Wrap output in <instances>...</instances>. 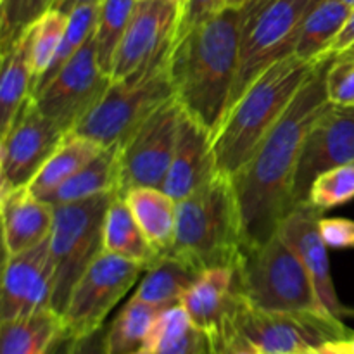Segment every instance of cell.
Segmentation results:
<instances>
[{"mask_svg": "<svg viewBox=\"0 0 354 354\" xmlns=\"http://www.w3.org/2000/svg\"><path fill=\"white\" fill-rule=\"evenodd\" d=\"M332 57L317 66L254 154L230 176L241 213L244 248H258L270 241L294 209L292 183L301 145L315 120L330 104L327 73Z\"/></svg>", "mask_w": 354, "mask_h": 354, "instance_id": "cell-1", "label": "cell"}, {"mask_svg": "<svg viewBox=\"0 0 354 354\" xmlns=\"http://www.w3.org/2000/svg\"><path fill=\"white\" fill-rule=\"evenodd\" d=\"M244 24V7H225L187 31L169 52V78L176 102L213 138L234 95Z\"/></svg>", "mask_w": 354, "mask_h": 354, "instance_id": "cell-2", "label": "cell"}, {"mask_svg": "<svg viewBox=\"0 0 354 354\" xmlns=\"http://www.w3.org/2000/svg\"><path fill=\"white\" fill-rule=\"evenodd\" d=\"M320 62L303 61L294 54L280 59L235 100L213 138L221 175L234 176L249 161Z\"/></svg>", "mask_w": 354, "mask_h": 354, "instance_id": "cell-3", "label": "cell"}, {"mask_svg": "<svg viewBox=\"0 0 354 354\" xmlns=\"http://www.w3.org/2000/svg\"><path fill=\"white\" fill-rule=\"evenodd\" d=\"M242 248L241 213L230 176L216 173L176 201V235L169 252L203 272L213 266L235 268Z\"/></svg>", "mask_w": 354, "mask_h": 354, "instance_id": "cell-4", "label": "cell"}, {"mask_svg": "<svg viewBox=\"0 0 354 354\" xmlns=\"http://www.w3.org/2000/svg\"><path fill=\"white\" fill-rule=\"evenodd\" d=\"M235 289L261 311H327L301 258L279 232L258 248H242Z\"/></svg>", "mask_w": 354, "mask_h": 354, "instance_id": "cell-5", "label": "cell"}, {"mask_svg": "<svg viewBox=\"0 0 354 354\" xmlns=\"http://www.w3.org/2000/svg\"><path fill=\"white\" fill-rule=\"evenodd\" d=\"M168 62L169 57L123 80H113L75 133L102 147H120L156 109L175 97Z\"/></svg>", "mask_w": 354, "mask_h": 354, "instance_id": "cell-6", "label": "cell"}, {"mask_svg": "<svg viewBox=\"0 0 354 354\" xmlns=\"http://www.w3.org/2000/svg\"><path fill=\"white\" fill-rule=\"evenodd\" d=\"M116 194H100L90 199L55 206L54 227L48 244L55 268L52 310L61 317L76 282L95 261L97 256L104 252L106 213Z\"/></svg>", "mask_w": 354, "mask_h": 354, "instance_id": "cell-7", "label": "cell"}, {"mask_svg": "<svg viewBox=\"0 0 354 354\" xmlns=\"http://www.w3.org/2000/svg\"><path fill=\"white\" fill-rule=\"evenodd\" d=\"M322 0H249L245 3L241 64L230 107L265 69L294 54L297 35L308 14Z\"/></svg>", "mask_w": 354, "mask_h": 354, "instance_id": "cell-8", "label": "cell"}, {"mask_svg": "<svg viewBox=\"0 0 354 354\" xmlns=\"http://www.w3.org/2000/svg\"><path fill=\"white\" fill-rule=\"evenodd\" d=\"M232 322L263 354H303L353 335L341 318L328 311H261L241 297Z\"/></svg>", "mask_w": 354, "mask_h": 354, "instance_id": "cell-9", "label": "cell"}, {"mask_svg": "<svg viewBox=\"0 0 354 354\" xmlns=\"http://www.w3.org/2000/svg\"><path fill=\"white\" fill-rule=\"evenodd\" d=\"M111 76L97 61L93 37L47 83L31 95L44 116L71 133L97 106L111 85Z\"/></svg>", "mask_w": 354, "mask_h": 354, "instance_id": "cell-10", "label": "cell"}, {"mask_svg": "<svg viewBox=\"0 0 354 354\" xmlns=\"http://www.w3.org/2000/svg\"><path fill=\"white\" fill-rule=\"evenodd\" d=\"M182 116V106L173 97L118 147L121 196L135 187L162 189L175 154Z\"/></svg>", "mask_w": 354, "mask_h": 354, "instance_id": "cell-11", "label": "cell"}, {"mask_svg": "<svg viewBox=\"0 0 354 354\" xmlns=\"http://www.w3.org/2000/svg\"><path fill=\"white\" fill-rule=\"evenodd\" d=\"M144 266L104 251L76 282L62 313L66 334L82 337L104 327L107 315L137 283Z\"/></svg>", "mask_w": 354, "mask_h": 354, "instance_id": "cell-12", "label": "cell"}, {"mask_svg": "<svg viewBox=\"0 0 354 354\" xmlns=\"http://www.w3.org/2000/svg\"><path fill=\"white\" fill-rule=\"evenodd\" d=\"M66 135L28 100L0 133V196L30 187Z\"/></svg>", "mask_w": 354, "mask_h": 354, "instance_id": "cell-13", "label": "cell"}, {"mask_svg": "<svg viewBox=\"0 0 354 354\" xmlns=\"http://www.w3.org/2000/svg\"><path fill=\"white\" fill-rule=\"evenodd\" d=\"M354 161V106L328 104L301 145L292 183L294 209L306 206L313 180L324 171Z\"/></svg>", "mask_w": 354, "mask_h": 354, "instance_id": "cell-14", "label": "cell"}, {"mask_svg": "<svg viewBox=\"0 0 354 354\" xmlns=\"http://www.w3.org/2000/svg\"><path fill=\"white\" fill-rule=\"evenodd\" d=\"M180 7L169 0H138L114 57L111 80H123L169 57Z\"/></svg>", "mask_w": 354, "mask_h": 354, "instance_id": "cell-15", "label": "cell"}, {"mask_svg": "<svg viewBox=\"0 0 354 354\" xmlns=\"http://www.w3.org/2000/svg\"><path fill=\"white\" fill-rule=\"evenodd\" d=\"M55 268L48 239L28 251L6 256L0 287V322L52 310Z\"/></svg>", "mask_w": 354, "mask_h": 354, "instance_id": "cell-16", "label": "cell"}, {"mask_svg": "<svg viewBox=\"0 0 354 354\" xmlns=\"http://www.w3.org/2000/svg\"><path fill=\"white\" fill-rule=\"evenodd\" d=\"M322 214V211L315 209L310 204L296 207L280 223L279 234L301 258L325 310L334 317L342 318L346 315H354V311L342 306L335 292L328 263V248L318 227Z\"/></svg>", "mask_w": 354, "mask_h": 354, "instance_id": "cell-17", "label": "cell"}, {"mask_svg": "<svg viewBox=\"0 0 354 354\" xmlns=\"http://www.w3.org/2000/svg\"><path fill=\"white\" fill-rule=\"evenodd\" d=\"M237 299L234 266H213L201 272L180 301L190 322L211 339L213 353L225 327L232 320Z\"/></svg>", "mask_w": 354, "mask_h": 354, "instance_id": "cell-18", "label": "cell"}, {"mask_svg": "<svg viewBox=\"0 0 354 354\" xmlns=\"http://www.w3.org/2000/svg\"><path fill=\"white\" fill-rule=\"evenodd\" d=\"M218 171L213 135L183 113L176 137L175 154L162 190L175 201L196 192Z\"/></svg>", "mask_w": 354, "mask_h": 354, "instance_id": "cell-19", "label": "cell"}, {"mask_svg": "<svg viewBox=\"0 0 354 354\" xmlns=\"http://www.w3.org/2000/svg\"><path fill=\"white\" fill-rule=\"evenodd\" d=\"M55 206L35 196L30 187L0 196V218L6 256L28 251L50 237Z\"/></svg>", "mask_w": 354, "mask_h": 354, "instance_id": "cell-20", "label": "cell"}, {"mask_svg": "<svg viewBox=\"0 0 354 354\" xmlns=\"http://www.w3.org/2000/svg\"><path fill=\"white\" fill-rule=\"evenodd\" d=\"M123 197L156 251L168 254L175 244L176 201L156 187H135Z\"/></svg>", "mask_w": 354, "mask_h": 354, "instance_id": "cell-21", "label": "cell"}, {"mask_svg": "<svg viewBox=\"0 0 354 354\" xmlns=\"http://www.w3.org/2000/svg\"><path fill=\"white\" fill-rule=\"evenodd\" d=\"M104 251L137 263L144 266L145 272L161 258L135 220L121 194H116L107 207L104 223Z\"/></svg>", "mask_w": 354, "mask_h": 354, "instance_id": "cell-22", "label": "cell"}, {"mask_svg": "<svg viewBox=\"0 0 354 354\" xmlns=\"http://www.w3.org/2000/svg\"><path fill=\"white\" fill-rule=\"evenodd\" d=\"M353 6L342 0H322L304 21L297 35L294 55L308 62L332 57V47L353 14Z\"/></svg>", "mask_w": 354, "mask_h": 354, "instance_id": "cell-23", "label": "cell"}, {"mask_svg": "<svg viewBox=\"0 0 354 354\" xmlns=\"http://www.w3.org/2000/svg\"><path fill=\"white\" fill-rule=\"evenodd\" d=\"M144 348L151 354H214L211 339L190 322L182 304L161 310Z\"/></svg>", "mask_w": 354, "mask_h": 354, "instance_id": "cell-24", "label": "cell"}, {"mask_svg": "<svg viewBox=\"0 0 354 354\" xmlns=\"http://www.w3.org/2000/svg\"><path fill=\"white\" fill-rule=\"evenodd\" d=\"M199 275L201 270L190 265L187 259L168 252V254H162L145 272V277L142 279L133 297L161 310L175 306V304H180L183 294L192 287Z\"/></svg>", "mask_w": 354, "mask_h": 354, "instance_id": "cell-25", "label": "cell"}, {"mask_svg": "<svg viewBox=\"0 0 354 354\" xmlns=\"http://www.w3.org/2000/svg\"><path fill=\"white\" fill-rule=\"evenodd\" d=\"M64 334L61 315L54 310L0 322V354H50Z\"/></svg>", "mask_w": 354, "mask_h": 354, "instance_id": "cell-26", "label": "cell"}, {"mask_svg": "<svg viewBox=\"0 0 354 354\" xmlns=\"http://www.w3.org/2000/svg\"><path fill=\"white\" fill-rule=\"evenodd\" d=\"M0 133L9 128L21 107L33 95L35 73L28 33L10 50L0 55Z\"/></svg>", "mask_w": 354, "mask_h": 354, "instance_id": "cell-27", "label": "cell"}, {"mask_svg": "<svg viewBox=\"0 0 354 354\" xmlns=\"http://www.w3.org/2000/svg\"><path fill=\"white\" fill-rule=\"evenodd\" d=\"M104 149L106 147L99 145L97 142L71 131L62 138L59 147L45 162L37 178L30 183L31 192L41 199H47L62 183L68 182L83 166H86L95 156H99Z\"/></svg>", "mask_w": 354, "mask_h": 354, "instance_id": "cell-28", "label": "cell"}, {"mask_svg": "<svg viewBox=\"0 0 354 354\" xmlns=\"http://www.w3.org/2000/svg\"><path fill=\"white\" fill-rule=\"evenodd\" d=\"M120 194V158L118 147H106L99 156L83 166L76 175L62 183L50 197L45 201L54 206L90 199L100 194Z\"/></svg>", "mask_w": 354, "mask_h": 354, "instance_id": "cell-29", "label": "cell"}, {"mask_svg": "<svg viewBox=\"0 0 354 354\" xmlns=\"http://www.w3.org/2000/svg\"><path fill=\"white\" fill-rule=\"evenodd\" d=\"M159 313H161V308L131 297L121 313L114 318L113 324L107 327L111 353L131 354L144 348L149 332Z\"/></svg>", "mask_w": 354, "mask_h": 354, "instance_id": "cell-30", "label": "cell"}, {"mask_svg": "<svg viewBox=\"0 0 354 354\" xmlns=\"http://www.w3.org/2000/svg\"><path fill=\"white\" fill-rule=\"evenodd\" d=\"M137 2L138 0H102L99 6V16H97L95 31H93V45H95L97 61L100 68L109 76L118 47L130 24Z\"/></svg>", "mask_w": 354, "mask_h": 354, "instance_id": "cell-31", "label": "cell"}, {"mask_svg": "<svg viewBox=\"0 0 354 354\" xmlns=\"http://www.w3.org/2000/svg\"><path fill=\"white\" fill-rule=\"evenodd\" d=\"M99 6H97V3H86V6L76 7V9H73L71 12L68 14V26H66L64 37H62L61 45H59L57 54H55L48 71L45 73V75L38 80L37 85H35L33 93L37 92L44 83H47L48 80L66 64V62L71 61V59L88 44L90 38L93 37V31H95L97 16H99Z\"/></svg>", "mask_w": 354, "mask_h": 354, "instance_id": "cell-32", "label": "cell"}, {"mask_svg": "<svg viewBox=\"0 0 354 354\" xmlns=\"http://www.w3.org/2000/svg\"><path fill=\"white\" fill-rule=\"evenodd\" d=\"M68 14L61 12L57 9H52L28 30L31 64H33L35 73L33 88L38 83V80L48 71L55 54H57L59 45H61L62 37H64L66 26H68Z\"/></svg>", "mask_w": 354, "mask_h": 354, "instance_id": "cell-33", "label": "cell"}, {"mask_svg": "<svg viewBox=\"0 0 354 354\" xmlns=\"http://www.w3.org/2000/svg\"><path fill=\"white\" fill-rule=\"evenodd\" d=\"M57 0H0V55L14 47Z\"/></svg>", "mask_w": 354, "mask_h": 354, "instance_id": "cell-34", "label": "cell"}, {"mask_svg": "<svg viewBox=\"0 0 354 354\" xmlns=\"http://www.w3.org/2000/svg\"><path fill=\"white\" fill-rule=\"evenodd\" d=\"M354 199V161L324 171L313 180L308 204L318 211H328Z\"/></svg>", "mask_w": 354, "mask_h": 354, "instance_id": "cell-35", "label": "cell"}, {"mask_svg": "<svg viewBox=\"0 0 354 354\" xmlns=\"http://www.w3.org/2000/svg\"><path fill=\"white\" fill-rule=\"evenodd\" d=\"M328 100L339 106H354V59L334 55L327 73Z\"/></svg>", "mask_w": 354, "mask_h": 354, "instance_id": "cell-36", "label": "cell"}, {"mask_svg": "<svg viewBox=\"0 0 354 354\" xmlns=\"http://www.w3.org/2000/svg\"><path fill=\"white\" fill-rule=\"evenodd\" d=\"M227 7V0H187L185 7H183L182 14H180V21L178 26H176V33H175V44L176 40L183 37L187 31L192 30L194 26L197 24L204 23L209 17L216 16L218 12Z\"/></svg>", "mask_w": 354, "mask_h": 354, "instance_id": "cell-37", "label": "cell"}, {"mask_svg": "<svg viewBox=\"0 0 354 354\" xmlns=\"http://www.w3.org/2000/svg\"><path fill=\"white\" fill-rule=\"evenodd\" d=\"M322 237L330 249L354 248V221L346 218H320L318 221Z\"/></svg>", "mask_w": 354, "mask_h": 354, "instance_id": "cell-38", "label": "cell"}, {"mask_svg": "<svg viewBox=\"0 0 354 354\" xmlns=\"http://www.w3.org/2000/svg\"><path fill=\"white\" fill-rule=\"evenodd\" d=\"M71 354H113L107 337V327H100L90 334L76 337Z\"/></svg>", "mask_w": 354, "mask_h": 354, "instance_id": "cell-39", "label": "cell"}, {"mask_svg": "<svg viewBox=\"0 0 354 354\" xmlns=\"http://www.w3.org/2000/svg\"><path fill=\"white\" fill-rule=\"evenodd\" d=\"M303 354H354V346L351 342V337H349L341 339V341L325 342V344L310 349V351Z\"/></svg>", "mask_w": 354, "mask_h": 354, "instance_id": "cell-40", "label": "cell"}, {"mask_svg": "<svg viewBox=\"0 0 354 354\" xmlns=\"http://www.w3.org/2000/svg\"><path fill=\"white\" fill-rule=\"evenodd\" d=\"M354 44V9L351 17L348 19L346 26L342 28L341 35L335 40L334 47H332V55H339L341 52H344L346 48H349Z\"/></svg>", "mask_w": 354, "mask_h": 354, "instance_id": "cell-41", "label": "cell"}, {"mask_svg": "<svg viewBox=\"0 0 354 354\" xmlns=\"http://www.w3.org/2000/svg\"><path fill=\"white\" fill-rule=\"evenodd\" d=\"M86 3H97V6H99V3H102V0H57L54 9L61 10V12L64 14H69L73 9H76V7L80 6H86Z\"/></svg>", "mask_w": 354, "mask_h": 354, "instance_id": "cell-42", "label": "cell"}, {"mask_svg": "<svg viewBox=\"0 0 354 354\" xmlns=\"http://www.w3.org/2000/svg\"><path fill=\"white\" fill-rule=\"evenodd\" d=\"M73 344H75V337L64 334L61 339H59L57 344L54 346V349H52L50 354H71L73 353Z\"/></svg>", "mask_w": 354, "mask_h": 354, "instance_id": "cell-43", "label": "cell"}, {"mask_svg": "<svg viewBox=\"0 0 354 354\" xmlns=\"http://www.w3.org/2000/svg\"><path fill=\"white\" fill-rule=\"evenodd\" d=\"M249 0H227V7H235V9H241L248 3Z\"/></svg>", "mask_w": 354, "mask_h": 354, "instance_id": "cell-44", "label": "cell"}, {"mask_svg": "<svg viewBox=\"0 0 354 354\" xmlns=\"http://www.w3.org/2000/svg\"><path fill=\"white\" fill-rule=\"evenodd\" d=\"M337 57H344V59H354V44H353L351 47H349V48H346L344 52H341V54H339Z\"/></svg>", "mask_w": 354, "mask_h": 354, "instance_id": "cell-45", "label": "cell"}, {"mask_svg": "<svg viewBox=\"0 0 354 354\" xmlns=\"http://www.w3.org/2000/svg\"><path fill=\"white\" fill-rule=\"evenodd\" d=\"M169 2H173L175 6H178L180 7V14H182V10H183V7H185L187 0H169Z\"/></svg>", "mask_w": 354, "mask_h": 354, "instance_id": "cell-46", "label": "cell"}, {"mask_svg": "<svg viewBox=\"0 0 354 354\" xmlns=\"http://www.w3.org/2000/svg\"><path fill=\"white\" fill-rule=\"evenodd\" d=\"M131 354H151V353H149L145 348H140V349H138V351H135V353H131Z\"/></svg>", "mask_w": 354, "mask_h": 354, "instance_id": "cell-47", "label": "cell"}, {"mask_svg": "<svg viewBox=\"0 0 354 354\" xmlns=\"http://www.w3.org/2000/svg\"><path fill=\"white\" fill-rule=\"evenodd\" d=\"M342 2L349 3V6H353V7H354V0H342Z\"/></svg>", "mask_w": 354, "mask_h": 354, "instance_id": "cell-48", "label": "cell"}, {"mask_svg": "<svg viewBox=\"0 0 354 354\" xmlns=\"http://www.w3.org/2000/svg\"><path fill=\"white\" fill-rule=\"evenodd\" d=\"M351 342H353V346H354V334L351 335Z\"/></svg>", "mask_w": 354, "mask_h": 354, "instance_id": "cell-49", "label": "cell"}]
</instances>
